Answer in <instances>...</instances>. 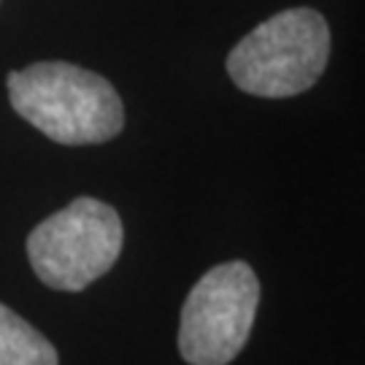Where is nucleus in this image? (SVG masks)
Here are the masks:
<instances>
[{
	"label": "nucleus",
	"instance_id": "3",
	"mask_svg": "<svg viewBox=\"0 0 365 365\" xmlns=\"http://www.w3.org/2000/svg\"><path fill=\"white\" fill-rule=\"evenodd\" d=\"M122 241L117 209L98 197H76L36 225L27 235V257L46 287L78 292L114 268Z\"/></svg>",
	"mask_w": 365,
	"mask_h": 365
},
{
	"label": "nucleus",
	"instance_id": "2",
	"mask_svg": "<svg viewBox=\"0 0 365 365\" xmlns=\"http://www.w3.org/2000/svg\"><path fill=\"white\" fill-rule=\"evenodd\" d=\"M330 57V27L314 9H289L238 41L227 73L257 98H292L312 90Z\"/></svg>",
	"mask_w": 365,
	"mask_h": 365
},
{
	"label": "nucleus",
	"instance_id": "1",
	"mask_svg": "<svg viewBox=\"0 0 365 365\" xmlns=\"http://www.w3.org/2000/svg\"><path fill=\"white\" fill-rule=\"evenodd\" d=\"M14 111L54 144H106L125 128V108L103 76L71 63H36L9 73Z\"/></svg>",
	"mask_w": 365,
	"mask_h": 365
},
{
	"label": "nucleus",
	"instance_id": "5",
	"mask_svg": "<svg viewBox=\"0 0 365 365\" xmlns=\"http://www.w3.org/2000/svg\"><path fill=\"white\" fill-rule=\"evenodd\" d=\"M0 365H60L52 341L0 303Z\"/></svg>",
	"mask_w": 365,
	"mask_h": 365
},
{
	"label": "nucleus",
	"instance_id": "4",
	"mask_svg": "<svg viewBox=\"0 0 365 365\" xmlns=\"http://www.w3.org/2000/svg\"><path fill=\"white\" fill-rule=\"evenodd\" d=\"M260 303V279L244 260L197 279L179 317V354L190 365H227L244 349Z\"/></svg>",
	"mask_w": 365,
	"mask_h": 365
}]
</instances>
